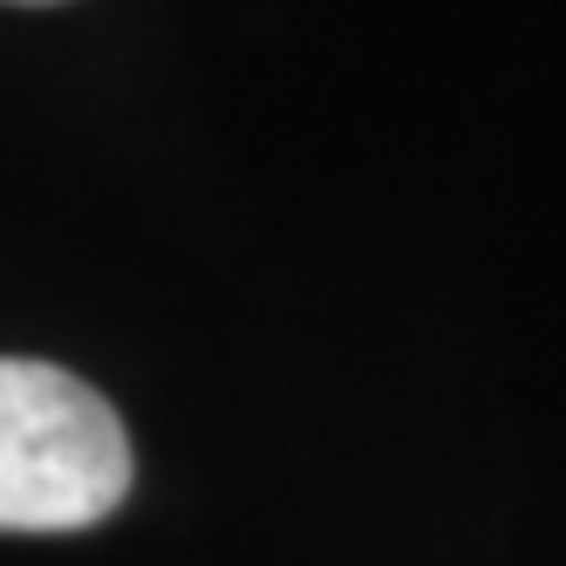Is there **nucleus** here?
Listing matches in <instances>:
<instances>
[{"mask_svg":"<svg viewBox=\"0 0 566 566\" xmlns=\"http://www.w3.org/2000/svg\"><path fill=\"white\" fill-rule=\"evenodd\" d=\"M130 492V437L83 376L0 355V533H83Z\"/></svg>","mask_w":566,"mask_h":566,"instance_id":"obj_1","label":"nucleus"},{"mask_svg":"<svg viewBox=\"0 0 566 566\" xmlns=\"http://www.w3.org/2000/svg\"><path fill=\"white\" fill-rule=\"evenodd\" d=\"M21 8H42V0H21Z\"/></svg>","mask_w":566,"mask_h":566,"instance_id":"obj_2","label":"nucleus"}]
</instances>
